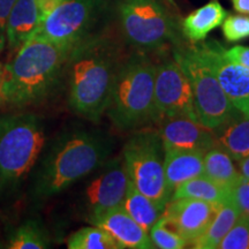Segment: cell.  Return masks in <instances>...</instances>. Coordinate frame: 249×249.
<instances>
[{
	"label": "cell",
	"mask_w": 249,
	"mask_h": 249,
	"mask_svg": "<svg viewBox=\"0 0 249 249\" xmlns=\"http://www.w3.org/2000/svg\"><path fill=\"white\" fill-rule=\"evenodd\" d=\"M174 198H195L222 205L230 200V191L202 174L176 187L170 200Z\"/></svg>",
	"instance_id": "7402d4cb"
},
{
	"label": "cell",
	"mask_w": 249,
	"mask_h": 249,
	"mask_svg": "<svg viewBox=\"0 0 249 249\" xmlns=\"http://www.w3.org/2000/svg\"><path fill=\"white\" fill-rule=\"evenodd\" d=\"M70 249H121V245L102 227L91 225L71 233L67 240Z\"/></svg>",
	"instance_id": "cb8c5ba5"
},
{
	"label": "cell",
	"mask_w": 249,
	"mask_h": 249,
	"mask_svg": "<svg viewBox=\"0 0 249 249\" xmlns=\"http://www.w3.org/2000/svg\"><path fill=\"white\" fill-rule=\"evenodd\" d=\"M204 154L195 150L164 151L165 181L171 194L180 183L203 174Z\"/></svg>",
	"instance_id": "e0dca14e"
},
{
	"label": "cell",
	"mask_w": 249,
	"mask_h": 249,
	"mask_svg": "<svg viewBox=\"0 0 249 249\" xmlns=\"http://www.w3.org/2000/svg\"><path fill=\"white\" fill-rule=\"evenodd\" d=\"M121 205L126 213L148 233L161 217L164 211L163 208L140 192L129 179L127 183L126 195Z\"/></svg>",
	"instance_id": "44dd1931"
},
{
	"label": "cell",
	"mask_w": 249,
	"mask_h": 249,
	"mask_svg": "<svg viewBox=\"0 0 249 249\" xmlns=\"http://www.w3.org/2000/svg\"><path fill=\"white\" fill-rule=\"evenodd\" d=\"M123 160L134 186L165 209L171 192L165 181L164 148L158 129H135L124 143Z\"/></svg>",
	"instance_id": "8992f818"
},
{
	"label": "cell",
	"mask_w": 249,
	"mask_h": 249,
	"mask_svg": "<svg viewBox=\"0 0 249 249\" xmlns=\"http://www.w3.org/2000/svg\"><path fill=\"white\" fill-rule=\"evenodd\" d=\"M156 61L145 52L124 57L118 71L105 114L121 132L154 124Z\"/></svg>",
	"instance_id": "5b68a950"
},
{
	"label": "cell",
	"mask_w": 249,
	"mask_h": 249,
	"mask_svg": "<svg viewBox=\"0 0 249 249\" xmlns=\"http://www.w3.org/2000/svg\"><path fill=\"white\" fill-rule=\"evenodd\" d=\"M89 224L102 227L103 230L110 233L123 248H155L149 233L126 213L123 205L102 213Z\"/></svg>",
	"instance_id": "9a60e30c"
},
{
	"label": "cell",
	"mask_w": 249,
	"mask_h": 249,
	"mask_svg": "<svg viewBox=\"0 0 249 249\" xmlns=\"http://www.w3.org/2000/svg\"><path fill=\"white\" fill-rule=\"evenodd\" d=\"M164 151L195 150L207 152L214 147L213 130L188 117L164 118L156 124Z\"/></svg>",
	"instance_id": "5bb4252c"
},
{
	"label": "cell",
	"mask_w": 249,
	"mask_h": 249,
	"mask_svg": "<svg viewBox=\"0 0 249 249\" xmlns=\"http://www.w3.org/2000/svg\"><path fill=\"white\" fill-rule=\"evenodd\" d=\"M113 142L105 133L71 127L45 143L27 182V197L38 204L61 194L110 158Z\"/></svg>",
	"instance_id": "6da1fadb"
},
{
	"label": "cell",
	"mask_w": 249,
	"mask_h": 249,
	"mask_svg": "<svg viewBox=\"0 0 249 249\" xmlns=\"http://www.w3.org/2000/svg\"><path fill=\"white\" fill-rule=\"evenodd\" d=\"M70 50L31 36L2 70L1 101L24 108L51 95L64 77Z\"/></svg>",
	"instance_id": "3957f363"
},
{
	"label": "cell",
	"mask_w": 249,
	"mask_h": 249,
	"mask_svg": "<svg viewBox=\"0 0 249 249\" xmlns=\"http://www.w3.org/2000/svg\"><path fill=\"white\" fill-rule=\"evenodd\" d=\"M198 45L229 101L240 113L249 117V70L227 59L217 40Z\"/></svg>",
	"instance_id": "7c38bea8"
},
{
	"label": "cell",
	"mask_w": 249,
	"mask_h": 249,
	"mask_svg": "<svg viewBox=\"0 0 249 249\" xmlns=\"http://www.w3.org/2000/svg\"><path fill=\"white\" fill-rule=\"evenodd\" d=\"M239 216V210L230 200L219 205L213 220L205 231L193 242L192 247L196 249H217L224 236L238 220Z\"/></svg>",
	"instance_id": "ffe728a7"
},
{
	"label": "cell",
	"mask_w": 249,
	"mask_h": 249,
	"mask_svg": "<svg viewBox=\"0 0 249 249\" xmlns=\"http://www.w3.org/2000/svg\"><path fill=\"white\" fill-rule=\"evenodd\" d=\"M85 179L87 181L81 188L77 202L87 222L123 204L128 183L123 158L105 160Z\"/></svg>",
	"instance_id": "8fae6325"
},
{
	"label": "cell",
	"mask_w": 249,
	"mask_h": 249,
	"mask_svg": "<svg viewBox=\"0 0 249 249\" xmlns=\"http://www.w3.org/2000/svg\"><path fill=\"white\" fill-rule=\"evenodd\" d=\"M152 245L160 249H182L188 246L185 239L167 225L163 217H160L149 231Z\"/></svg>",
	"instance_id": "484cf974"
},
{
	"label": "cell",
	"mask_w": 249,
	"mask_h": 249,
	"mask_svg": "<svg viewBox=\"0 0 249 249\" xmlns=\"http://www.w3.org/2000/svg\"><path fill=\"white\" fill-rule=\"evenodd\" d=\"M233 8L239 14L249 15V0H231Z\"/></svg>",
	"instance_id": "d6a6232c"
},
{
	"label": "cell",
	"mask_w": 249,
	"mask_h": 249,
	"mask_svg": "<svg viewBox=\"0 0 249 249\" xmlns=\"http://www.w3.org/2000/svg\"><path fill=\"white\" fill-rule=\"evenodd\" d=\"M62 1L64 0H36V4L38 6L40 14H42V18Z\"/></svg>",
	"instance_id": "1f68e13d"
},
{
	"label": "cell",
	"mask_w": 249,
	"mask_h": 249,
	"mask_svg": "<svg viewBox=\"0 0 249 249\" xmlns=\"http://www.w3.org/2000/svg\"><path fill=\"white\" fill-rule=\"evenodd\" d=\"M227 17V11L218 0H211L207 5L195 9L182 20L183 36L191 43H200L211 31L222 26Z\"/></svg>",
	"instance_id": "d6986e66"
},
{
	"label": "cell",
	"mask_w": 249,
	"mask_h": 249,
	"mask_svg": "<svg viewBox=\"0 0 249 249\" xmlns=\"http://www.w3.org/2000/svg\"><path fill=\"white\" fill-rule=\"evenodd\" d=\"M203 174L226 189L231 188L233 183L240 178V173L231 156L216 145L204 154Z\"/></svg>",
	"instance_id": "603a6c76"
},
{
	"label": "cell",
	"mask_w": 249,
	"mask_h": 249,
	"mask_svg": "<svg viewBox=\"0 0 249 249\" xmlns=\"http://www.w3.org/2000/svg\"><path fill=\"white\" fill-rule=\"evenodd\" d=\"M238 170L241 177L249 180V155L238 160Z\"/></svg>",
	"instance_id": "836d02e7"
},
{
	"label": "cell",
	"mask_w": 249,
	"mask_h": 249,
	"mask_svg": "<svg viewBox=\"0 0 249 249\" xmlns=\"http://www.w3.org/2000/svg\"><path fill=\"white\" fill-rule=\"evenodd\" d=\"M220 249H249V217L239 216L219 244Z\"/></svg>",
	"instance_id": "4316f807"
},
{
	"label": "cell",
	"mask_w": 249,
	"mask_h": 249,
	"mask_svg": "<svg viewBox=\"0 0 249 249\" xmlns=\"http://www.w3.org/2000/svg\"><path fill=\"white\" fill-rule=\"evenodd\" d=\"M117 14L124 42L139 52L157 51L176 40V24L160 0H118Z\"/></svg>",
	"instance_id": "ba28073f"
},
{
	"label": "cell",
	"mask_w": 249,
	"mask_h": 249,
	"mask_svg": "<svg viewBox=\"0 0 249 249\" xmlns=\"http://www.w3.org/2000/svg\"><path fill=\"white\" fill-rule=\"evenodd\" d=\"M50 247L49 235L36 220L20 224L8 238L9 249H44Z\"/></svg>",
	"instance_id": "d4e9b609"
},
{
	"label": "cell",
	"mask_w": 249,
	"mask_h": 249,
	"mask_svg": "<svg viewBox=\"0 0 249 249\" xmlns=\"http://www.w3.org/2000/svg\"><path fill=\"white\" fill-rule=\"evenodd\" d=\"M224 55L230 60L241 65L242 67L249 70V48L248 46L235 45L233 48L224 49Z\"/></svg>",
	"instance_id": "4dcf8cb0"
},
{
	"label": "cell",
	"mask_w": 249,
	"mask_h": 249,
	"mask_svg": "<svg viewBox=\"0 0 249 249\" xmlns=\"http://www.w3.org/2000/svg\"><path fill=\"white\" fill-rule=\"evenodd\" d=\"M104 8V0H64L40 21L33 36L71 51L93 37L91 31Z\"/></svg>",
	"instance_id": "9c48e42d"
},
{
	"label": "cell",
	"mask_w": 249,
	"mask_h": 249,
	"mask_svg": "<svg viewBox=\"0 0 249 249\" xmlns=\"http://www.w3.org/2000/svg\"><path fill=\"white\" fill-rule=\"evenodd\" d=\"M154 104V124L170 117H188L198 120L191 83L173 53L156 61Z\"/></svg>",
	"instance_id": "30bf717a"
},
{
	"label": "cell",
	"mask_w": 249,
	"mask_h": 249,
	"mask_svg": "<svg viewBox=\"0 0 249 249\" xmlns=\"http://www.w3.org/2000/svg\"><path fill=\"white\" fill-rule=\"evenodd\" d=\"M40 21L42 14L36 0H17L11 9L6 28V43L8 48L18 51L34 35Z\"/></svg>",
	"instance_id": "2e32d148"
},
{
	"label": "cell",
	"mask_w": 249,
	"mask_h": 249,
	"mask_svg": "<svg viewBox=\"0 0 249 249\" xmlns=\"http://www.w3.org/2000/svg\"><path fill=\"white\" fill-rule=\"evenodd\" d=\"M124 59L119 46L102 37H90L71 50L64 76L67 102L74 113L90 123L102 119Z\"/></svg>",
	"instance_id": "7a4b0ae2"
},
{
	"label": "cell",
	"mask_w": 249,
	"mask_h": 249,
	"mask_svg": "<svg viewBox=\"0 0 249 249\" xmlns=\"http://www.w3.org/2000/svg\"><path fill=\"white\" fill-rule=\"evenodd\" d=\"M214 145L238 161L249 155V117L238 113L213 129Z\"/></svg>",
	"instance_id": "ac0fdd59"
},
{
	"label": "cell",
	"mask_w": 249,
	"mask_h": 249,
	"mask_svg": "<svg viewBox=\"0 0 249 249\" xmlns=\"http://www.w3.org/2000/svg\"><path fill=\"white\" fill-rule=\"evenodd\" d=\"M229 191L230 201L235 205L240 216L249 217V180L240 176Z\"/></svg>",
	"instance_id": "f1b7e54d"
},
{
	"label": "cell",
	"mask_w": 249,
	"mask_h": 249,
	"mask_svg": "<svg viewBox=\"0 0 249 249\" xmlns=\"http://www.w3.org/2000/svg\"><path fill=\"white\" fill-rule=\"evenodd\" d=\"M17 0H0V52L6 45V28H7V20Z\"/></svg>",
	"instance_id": "f546056e"
},
{
	"label": "cell",
	"mask_w": 249,
	"mask_h": 249,
	"mask_svg": "<svg viewBox=\"0 0 249 249\" xmlns=\"http://www.w3.org/2000/svg\"><path fill=\"white\" fill-rule=\"evenodd\" d=\"M1 81H2V70L0 67V101H1Z\"/></svg>",
	"instance_id": "e575fe53"
},
{
	"label": "cell",
	"mask_w": 249,
	"mask_h": 249,
	"mask_svg": "<svg viewBox=\"0 0 249 249\" xmlns=\"http://www.w3.org/2000/svg\"><path fill=\"white\" fill-rule=\"evenodd\" d=\"M173 54L191 83L195 111L201 124L214 129L238 113L239 111L229 101L213 70L204 58L198 43L174 50Z\"/></svg>",
	"instance_id": "52a82bcc"
},
{
	"label": "cell",
	"mask_w": 249,
	"mask_h": 249,
	"mask_svg": "<svg viewBox=\"0 0 249 249\" xmlns=\"http://www.w3.org/2000/svg\"><path fill=\"white\" fill-rule=\"evenodd\" d=\"M45 143V123L38 114L0 117V198H9L27 182Z\"/></svg>",
	"instance_id": "277c9868"
},
{
	"label": "cell",
	"mask_w": 249,
	"mask_h": 249,
	"mask_svg": "<svg viewBox=\"0 0 249 249\" xmlns=\"http://www.w3.org/2000/svg\"><path fill=\"white\" fill-rule=\"evenodd\" d=\"M223 36L229 43L240 42L249 37V15H230L222 23Z\"/></svg>",
	"instance_id": "83f0119b"
},
{
	"label": "cell",
	"mask_w": 249,
	"mask_h": 249,
	"mask_svg": "<svg viewBox=\"0 0 249 249\" xmlns=\"http://www.w3.org/2000/svg\"><path fill=\"white\" fill-rule=\"evenodd\" d=\"M219 205L195 198L170 200L161 217L171 229L192 245L205 231Z\"/></svg>",
	"instance_id": "4fadbf2b"
}]
</instances>
